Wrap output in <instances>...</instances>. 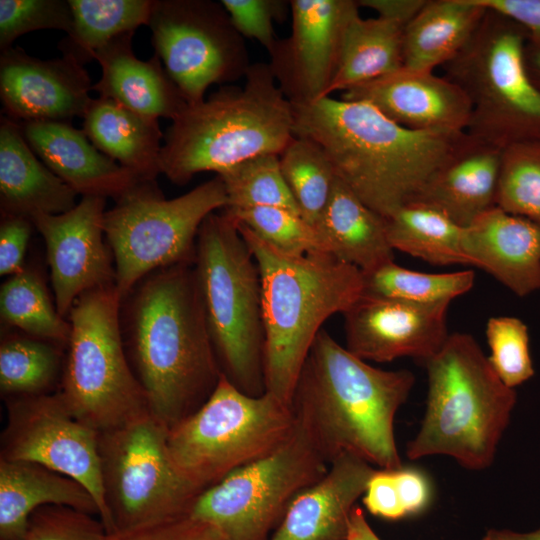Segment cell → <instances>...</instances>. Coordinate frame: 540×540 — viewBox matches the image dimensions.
I'll return each instance as SVG.
<instances>
[{
	"instance_id": "obj_1",
	"label": "cell",
	"mask_w": 540,
	"mask_h": 540,
	"mask_svg": "<svg viewBox=\"0 0 540 540\" xmlns=\"http://www.w3.org/2000/svg\"><path fill=\"white\" fill-rule=\"evenodd\" d=\"M125 299L128 360L150 412L170 429L204 404L222 374L194 261L150 273Z\"/></svg>"
},
{
	"instance_id": "obj_2",
	"label": "cell",
	"mask_w": 540,
	"mask_h": 540,
	"mask_svg": "<svg viewBox=\"0 0 540 540\" xmlns=\"http://www.w3.org/2000/svg\"><path fill=\"white\" fill-rule=\"evenodd\" d=\"M291 104L294 136L316 142L336 177L385 218L412 201L466 134L407 129L361 101Z\"/></svg>"
},
{
	"instance_id": "obj_3",
	"label": "cell",
	"mask_w": 540,
	"mask_h": 540,
	"mask_svg": "<svg viewBox=\"0 0 540 540\" xmlns=\"http://www.w3.org/2000/svg\"><path fill=\"white\" fill-rule=\"evenodd\" d=\"M414 383L411 371L373 367L321 329L298 377L291 408L329 464L352 454L394 470L402 467L394 418Z\"/></svg>"
},
{
	"instance_id": "obj_4",
	"label": "cell",
	"mask_w": 540,
	"mask_h": 540,
	"mask_svg": "<svg viewBox=\"0 0 540 540\" xmlns=\"http://www.w3.org/2000/svg\"><path fill=\"white\" fill-rule=\"evenodd\" d=\"M237 227L260 273L266 391L291 406L298 377L321 326L360 298L363 273L330 253L286 254L247 227L239 223Z\"/></svg>"
},
{
	"instance_id": "obj_5",
	"label": "cell",
	"mask_w": 540,
	"mask_h": 540,
	"mask_svg": "<svg viewBox=\"0 0 540 540\" xmlns=\"http://www.w3.org/2000/svg\"><path fill=\"white\" fill-rule=\"evenodd\" d=\"M172 122L160 170L177 185L201 172L218 175L257 156L279 155L294 137L292 104L263 62L250 65L242 87L223 86Z\"/></svg>"
},
{
	"instance_id": "obj_6",
	"label": "cell",
	"mask_w": 540,
	"mask_h": 540,
	"mask_svg": "<svg viewBox=\"0 0 540 540\" xmlns=\"http://www.w3.org/2000/svg\"><path fill=\"white\" fill-rule=\"evenodd\" d=\"M428 396L420 429L406 449L409 459L446 455L470 470L494 461L517 396L493 370L473 336L456 332L423 362Z\"/></svg>"
},
{
	"instance_id": "obj_7",
	"label": "cell",
	"mask_w": 540,
	"mask_h": 540,
	"mask_svg": "<svg viewBox=\"0 0 540 540\" xmlns=\"http://www.w3.org/2000/svg\"><path fill=\"white\" fill-rule=\"evenodd\" d=\"M194 268L222 374L246 394H264L265 332L259 268L227 212L211 213L200 226Z\"/></svg>"
},
{
	"instance_id": "obj_8",
	"label": "cell",
	"mask_w": 540,
	"mask_h": 540,
	"mask_svg": "<svg viewBox=\"0 0 540 540\" xmlns=\"http://www.w3.org/2000/svg\"><path fill=\"white\" fill-rule=\"evenodd\" d=\"M528 35L515 20L487 8L468 43L442 66L470 101L466 133L501 149L540 141V89L524 61Z\"/></svg>"
},
{
	"instance_id": "obj_9",
	"label": "cell",
	"mask_w": 540,
	"mask_h": 540,
	"mask_svg": "<svg viewBox=\"0 0 540 540\" xmlns=\"http://www.w3.org/2000/svg\"><path fill=\"white\" fill-rule=\"evenodd\" d=\"M121 305L110 284L81 294L67 317L71 334L59 391L72 414L98 432L150 411L126 354Z\"/></svg>"
},
{
	"instance_id": "obj_10",
	"label": "cell",
	"mask_w": 540,
	"mask_h": 540,
	"mask_svg": "<svg viewBox=\"0 0 540 540\" xmlns=\"http://www.w3.org/2000/svg\"><path fill=\"white\" fill-rule=\"evenodd\" d=\"M296 427L290 405L267 391L246 394L221 374L204 404L169 429L168 449L180 473L203 491L278 449Z\"/></svg>"
},
{
	"instance_id": "obj_11",
	"label": "cell",
	"mask_w": 540,
	"mask_h": 540,
	"mask_svg": "<svg viewBox=\"0 0 540 540\" xmlns=\"http://www.w3.org/2000/svg\"><path fill=\"white\" fill-rule=\"evenodd\" d=\"M227 203L219 175L173 199L163 196L155 180H140L118 198L105 212L104 232L121 300L150 273L194 261L200 226Z\"/></svg>"
},
{
	"instance_id": "obj_12",
	"label": "cell",
	"mask_w": 540,
	"mask_h": 540,
	"mask_svg": "<svg viewBox=\"0 0 540 540\" xmlns=\"http://www.w3.org/2000/svg\"><path fill=\"white\" fill-rule=\"evenodd\" d=\"M169 429L150 411L99 432L109 534L189 515L202 492L175 466Z\"/></svg>"
},
{
	"instance_id": "obj_13",
	"label": "cell",
	"mask_w": 540,
	"mask_h": 540,
	"mask_svg": "<svg viewBox=\"0 0 540 540\" xmlns=\"http://www.w3.org/2000/svg\"><path fill=\"white\" fill-rule=\"evenodd\" d=\"M328 464L297 422L278 449L204 489L189 515L216 527L226 540H268L292 500L319 481Z\"/></svg>"
},
{
	"instance_id": "obj_14",
	"label": "cell",
	"mask_w": 540,
	"mask_h": 540,
	"mask_svg": "<svg viewBox=\"0 0 540 540\" xmlns=\"http://www.w3.org/2000/svg\"><path fill=\"white\" fill-rule=\"evenodd\" d=\"M148 26L155 54L188 105L203 101L212 84L245 77L251 65L221 2L157 0Z\"/></svg>"
},
{
	"instance_id": "obj_15",
	"label": "cell",
	"mask_w": 540,
	"mask_h": 540,
	"mask_svg": "<svg viewBox=\"0 0 540 540\" xmlns=\"http://www.w3.org/2000/svg\"><path fill=\"white\" fill-rule=\"evenodd\" d=\"M0 458L42 465L81 483L94 497L109 533L99 432L77 419L60 391L6 399Z\"/></svg>"
},
{
	"instance_id": "obj_16",
	"label": "cell",
	"mask_w": 540,
	"mask_h": 540,
	"mask_svg": "<svg viewBox=\"0 0 540 540\" xmlns=\"http://www.w3.org/2000/svg\"><path fill=\"white\" fill-rule=\"evenodd\" d=\"M291 33L278 40L270 69L291 103H310L328 96L344 35L359 14L354 0H290Z\"/></svg>"
},
{
	"instance_id": "obj_17",
	"label": "cell",
	"mask_w": 540,
	"mask_h": 540,
	"mask_svg": "<svg viewBox=\"0 0 540 540\" xmlns=\"http://www.w3.org/2000/svg\"><path fill=\"white\" fill-rule=\"evenodd\" d=\"M105 203L102 197L82 196L65 213L31 218L45 242L54 303L65 318L81 294L115 284L114 259L104 232Z\"/></svg>"
},
{
	"instance_id": "obj_18",
	"label": "cell",
	"mask_w": 540,
	"mask_h": 540,
	"mask_svg": "<svg viewBox=\"0 0 540 540\" xmlns=\"http://www.w3.org/2000/svg\"><path fill=\"white\" fill-rule=\"evenodd\" d=\"M450 303H412L362 294L344 313L346 349L367 361L412 357L425 362L449 337Z\"/></svg>"
},
{
	"instance_id": "obj_19",
	"label": "cell",
	"mask_w": 540,
	"mask_h": 540,
	"mask_svg": "<svg viewBox=\"0 0 540 540\" xmlns=\"http://www.w3.org/2000/svg\"><path fill=\"white\" fill-rule=\"evenodd\" d=\"M92 84L83 65L70 57L42 60L20 47L0 56V97L3 111L22 122H69L84 117Z\"/></svg>"
},
{
	"instance_id": "obj_20",
	"label": "cell",
	"mask_w": 540,
	"mask_h": 540,
	"mask_svg": "<svg viewBox=\"0 0 540 540\" xmlns=\"http://www.w3.org/2000/svg\"><path fill=\"white\" fill-rule=\"evenodd\" d=\"M366 102L398 125L416 131L464 133L471 117L465 92L445 76L406 67L342 93Z\"/></svg>"
},
{
	"instance_id": "obj_21",
	"label": "cell",
	"mask_w": 540,
	"mask_h": 540,
	"mask_svg": "<svg viewBox=\"0 0 540 540\" xmlns=\"http://www.w3.org/2000/svg\"><path fill=\"white\" fill-rule=\"evenodd\" d=\"M462 250L515 295L540 290V224L494 206L464 227Z\"/></svg>"
},
{
	"instance_id": "obj_22",
	"label": "cell",
	"mask_w": 540,
	"mask_h": 540,
	"mask_svg": "<svg viewBox=\"0 0 540 540\" xmlns=\"http://www.w3.org/2000/svg\"><path fill=\"white\" fill-rule=\"evenodd\" d=\"M375 470L355 455H340L292 500L268 540H347L351 512Z\"/></svg>"
},
{
	"instance_id": "obj_23",
	"label": "cell",
	"mask_w": 540,
	"mask_h": 540,
	"mask_svg": "<svg viewBox=\"0 0 540 540\" xmlns=\"http://www.w3.org/2000/svg\"><path fill=\"white\" fill-rule=\"evenodd\" d=\"M38 158L63 182L82 196L116 200L141 179L99 151L83 130L69 122H19Z\"/></svg>"
},
{
	"instance_id": "obj_24",
	"label": "cell",
	"mask_w": 540,
	"mask_h": 540,
	"mask_svg": "<svg viewBox=\"0 0 540 540\" xmlns=\"http://www.w3.org/2000/svg\"><path fill=\"white\" fill-rule=\"evenodd\" d=\"M501 148L467 133L408 204L437 210L461 227L496 206Z\"/></svg>"
},
{
	"instance_id": "obj_25",
	"label": "cell",
	"mask_w": 540,
	"mask_h": 540,
	"mask_svg": "<svg viewBox=\"0 0 540 540\" xmlns=\"http://www.w3.org/2000/svg\"><path fill=\"white\" fill-rule=\"evenodd\" d=\"M133 34L120 35L97 51L102 73L92 90L143 116L174 120L188 104L157 54L147 61L135 56Z\"/></svg>"
},
{
	"instance_id": "obj_26",
	"label": "cell",
	"mask_w": 540,
	"mask_h": 540,
	"mask_svg": "<svg viewBox=\"0 0 540 540\" xmlns=\"http://www.w3.org/2000/svg\"><path fill=\"white\" fill-rule=\"evenodd\" d=\"M77 193L56 176L34 153L18 122L1 117V215L31 220L38 214L56 215L71 210Z\"/></svg>"
},
{
	"instance_id": "obj_27",
	"label": "cell",
	"mask_w": 540,
	"mask_h": 540,
	"mask_svg": "<svg viewBox=\"0 0 540 540\" xmlns=\"http://www.w3.org/2000/svg\"><path fill=\"white\" fill-rule=\"evenodd\" d=\"M46 505L99 518L94 497L78 481L36 463L0 458V540H22L31 514Z\"/></svg>"
},
{
	"instance_id": "obj_28",
	"label": "cell",
	"mask_w": 540,
	"mask_h": 540,
	"mask_svg": "<svg viewBox=\"0 0 540 540\" xmlns=\"http://www.w3.org/2000/svg\"><path fill=\"white\" fill-rule=\"evenodd\" d=\"M314 226L330 254L363 273L394 261L386 218L337 177Z\"/></svg>"
},
{
	"instance_id": "obj_29",
	"label": "cell",
	"mask_w": 540,
	"mask_h": 540,
	"mask_svg": "<svg viewBox=\"0 0 540 540\" xmlns=\"http://www.w3.org/2000/svg\"><path fill=\"white\" fill-rule=\"evenodd\" d=\"M83 132L102 153L141 180H156L160 170V141L164 137L157 119L121 104L93 99L83 117Z\"/></svg>"
},
{
	"instance_id": "obj_30",
	"label": "cell",
	"mask_w": 540,
	"mask_h": 540,
	"mask_svg": "<svg viewBox=\"0 0 540 540\" xmlns=\"http://www.w3.org/2000/svg\"><path fill=\"white\" fill-rule=\"evenodd\" d=\"M487 8L477 0H426L404 30L403 67L433 71L468 43Z\"/></svg>"
},
{
	"instance_id": "obj_31",
	"label": "cell",
	"mask_w": 540,
	"mask_h": 540,
	"mask_svg": "<svg viewBox=\"0 0 540 540\" xmlns=\"http://www.w3.org/2000/svg\"><path fill=\"white\" fill-rule=\"evenodd\" d=\"M404 25L382 17L364 19L358 14L349 23L328 96L346 91L401 69Z\"/></svg>"
},
{
	"instance_id": "obj_32",
	"label": "cell",
	"mask_w": 540,
	"mask_h": 540,
	"mask_svg": "<svg viewBox=\"0 0 540 540\" xmlns=\"http://www.w3.org/2000/svg\"><path fill=\"white\" fill-rule=\"evenodd\" d=\"M72 24L59 43L63 56L83 65L116 37L148 25L153 0H68Z\"/></svg>"
},
{
	"instance_id": "obj_33",
	"label": "cell",
	"mask_w": 540,
	"mask_h": 540,
	"mask_svg": "<svg viewBox=\"0 0 540 540\" xmlns=\"http://www.w3.org/2000/svg\"><path fill=\"white\" fill-rule=\"evenodd\" d=\"M391 247L433 265H468L462 250L464 227L441 212L406 204L386 218Z\"/></svg>"
},
{
	"instance_id": "obj_34",
	"label": "cell",
	"mask_w": 540,
	"mask_h": 540,
	"mask_svg": "<svg viewBox=\"0 0 540 540\" xmlns=\"http://www.w3.org/2000/svg\"><path fill=\"white\" fill-rule=\"evenodd\" d=\"M0 317L3 324L18 328L25 335L67 346L70 322L58 312L35 269L24 267L2 284Z\"/></svg>"
},
{
	"instance_id": "obj_35",
	"label": "cell",
	"mask_w": 540,
	"mask_h": 540,
	"mask_svg": "<svg viewBox=\"0 0 540 540\" xmlns=\"http://www.w3.org/2000/svg\"><path fill=\"white\" fill-rule=\"evenodd\" d=\"M61 368L59 346L28 335H7L0 345V390L6 399L51 393Z\"/></svg>"
},
{
	"instance_id": "obj_36",
	"label": "cell",
	"mask_w": 540,
	"mask_h": 540,
	"mask_svg": "<svg viewBox=\"0 0 540 540\" xmlns=\"http://www.w3.org/2000/svg\"><path fill=\"white\" fill-rule=\"evenodd\" d=\"M474 280L472 270L423 273L401 267L392 261L363 273L362 294L420 304L451 303L453 299L468 292Z\"/></svg>"
},
{
	"instance_id": "obj_37",
	"label": "cell",
	"mask_w": 540,
	"mask_h": 540,
	"mask_svg": "<svg viewBox=\"0 0 540 540\" xmlns=\"http://www.w3.org/2000/svg\"><path fill=\"white\" fill-rule=\"evenodd\" d=\"M279 163L301 216L314 225L336 179L329 158L313 140L294 136L279 154Z\"/></svg>"
},
{
	"instance_id": "obj_38",
	"label": "cell",
	"mask_w": 540,
	"mask_h": 540,
	"mask_svg": "<svg viewBox=\"0 0 540 540\" xmlns=\"http://www.w3.org/2000/svg\"><path fill=\"white\" fill-rule=\"evenodd\" d=\"M218 175L227 194L226 208L278 207L300 214L282 175L279 155L257 156Z\"/></svg>"
},
{
	"instance_id": "obj_39",
	"label": "cell",
	"mask_w": 540,
	"mask_h": 540,
	"mask_svg": "<svg viewBox=\"0 0 540 540\" xmlns=\"http://www.w3.org/2000/svg\"><path fill=\"white\" fill-rule=\"evenodd\" d=\"M496 206L540 224V141L502 150Z\"/></svg>"
},
{
	"instance_id": "obj_40",
	"label": "cell",
	"mask_w": 540,
	"mask_h": 540,
	"mask_svg": "<svg viewBox=\"0 0 540 540\" xmlns=\"http://www.w3.org/2000/svg\"><path fill=\"white\" fill-rule=\"evenodd\" d=\"M224 211L281 252L297 256L329 253L315 226L298 213L278 207L225 208Z\"/></svg>"
},
{
	"instance_id": "obj_41",
	"label": "cell",
	"mask_w": 540,
	"mask_h": 540,
	"mask_svg": "<svg viewBox=\"0 0 540 540\" xmlns=\"http://www.w3.org/2000/svg\"><path fill=\"white\" fill-rule=\"evenodd\" d=\"M486 339L491 351L488 360L506 386L514 389L534 376L528 327L520 318H490Z\"/></svg>"
},
{
	"instance_id": "obj_42",
	"label": "cell",
	"mask_w": 540,
	"mask_h": 540,
	"mask_svg": "<svg viewBox=\"0 0 540 540\" xmlns=\"http://www.w3.org/2000/svg\"><path fill=\"white\" fill-rule=\"evenodd\" d=\"M72 12L64 0H1L0 49L12 47L20 36L35 30L56 29L69 32Z\"/></svg>"
},
{
	"instance_id": "obj_43",
	"label": "cell",
	"mask_w": 540,
	"mask_h": 540,
	"mask_svg": "<svg viewBox=\"0 0 540 540\" xmlns=\"http://www.w3.org/2000/svg\"><path fill=\"white\" fill-rule=\"evenodd\" d=\"M94 516L68 506L46 505L31 514L22 540H108L106 527Z\"/></svg>"
},
{
	"instance_id": "obj_44",
	"label": "cell",
	"mask_w": 540,
	"mask_h": 540,
	"mask_svg": "<svg viewBox=\"0 0 540 540\" xmlns=\"http://www.w3.org/2000/svg\"><path fill=\"white\" fill-rule=\"evenodd\" d=\"M230 19L244 38L255 39L270 54L278 39L274 22H282L290 12L289 1L284 0H221Z\"/></svg>"
},
{
	"instance_id": "obj_45",
	"label": "cell",
	"mask_w": 540,
	"mask_h": 540,
	"mask_svg": "<svg viewBox=\"0 0 540 540\" xmlns=\"http://www.w3.org/2000/svg\"><path fill=\"white\" fill-rule=\"evenodd\" d=\"M108 540H226L213 525L190 515L135 530L114 532Z\"/></svg>"
},
{
	"instance_id": "obj_46",
	"label": "cell",
	"mask_w": 540,
	"mask_h": 540,
	"mask_svg": "<svg viewBox=\"0 0 540 540\" xmlns=\"http://www.w3.org/2000/svg\"><path fill=\"white\" fill-rule=\"evenodd\" d=\"M0 274L12 276L24 269V257L33 223L22 216L1 215Z\"/></svg>"
},
{
	"instance_id": "obj_47",
	"label": "cell",
	"mask_w": 540,
	"mask_h": 540,
	"mask_svg": "<svg viewBox=\"0 0 540 540\" xmlns=\"http://www.w3.org/2000/svg\"><path fill=\"white\" fill-rule=\"evenodd\" d=\"M394 470H375L362 496L366 509L372 515L387 520H399L407 517L401 502Z\"/></svg>"
},
{
	"instance_id": "obj_48",
	"label": "cell",
	"mask_w": 540,
	"mask_h": 540,
	"mask_svg": "<svg viewBox=\"0 0 540 540\" xmlns=\"http://www.w3.org/2000/svg\"><path fill=\"white\" fill-rule=\"evenodd\" d=\"M394 473L406 516L426 510L433 496L428 476L422 470L411 467H400Z\"/></svg>"
},
{
	"instance_id": "obj_49",
	"label": "cell",
	"mask_w": 540,
	"mask_h": 540,
	"mask_svg": "<svg viewBox=\"0 0 540 540\" xmlns=\"http://www.w3.org/2000/svg\"><path fill=\"white\" fill-rule=\"evenodd\" d=\"M484 7L502 13L524 26L540 32V0H477Z\"/></svg>"
},
{
	"instance_id": "obj_50",
	"label": "cell",
	"mask_w": 540,
	"mask_h": 540,
	"mask_svg": "<svg viewBox=\"0 0 540 540\" xmlns=\"http://www.w3.org/2000/svg\"><path fill=\"white\" fill-rule=\"evenodd\" d=\"M357 2L360 7L375 10L379 17L407 26L425 5L426 0H359Z\"/></svg>"
},
{
	"instance_id": "obj_51",
	"label": "cell",
	"mask_w": 540,
	"mask_h": 540,
	"mask_svg": "<svg viewBox=\"0 0 540 540\" xmlns=\"http://www.w3.org/2000/svg\"><path fill=\"white\" fill-rule=\"evenodd\" d=\"M524 61L528 75L540 89V32H529L524 47Z\"/></svg>"
},
{
	"instance_id": "obj_52",
	"label": "cell",
	"mask_w": 540,
	"mask_h": 540,
	"mask_svg": "<svg viewBox=\"0 0 540 540\" xmlns=\"http://www.w3.org/2000/svg\"><path fill=\"white\" fill-rule=\"evenodd\" d=\"M347 540H381L367 522L363 510L357 505L351 512Z\"/></svg>"
},
{
	"instance_id": "obj_53",
	"label": "cell",
	"mask_w": 540,
	"mask_h": 540,
	"mask_svg": "<svg viewBox=\"0 0 540 540\" xmlns=\"http://www.w3.org/2000/svg\"><path fill=\"white\" fill-rule=\"evenodd\" d=\"M481 540H540V528L528 533L508 529H489Z\"/></svg>"
}]
</instances>
